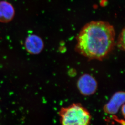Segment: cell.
<instances>
[{
	"label": "cell",
	"instance_id": "1",
	"mask_svg": "<svg viewBox=\"0 0 125 125\" xmlns=\"http://www.w3.org/2000/svg\"><path fill=\"white\" fill-rule=\"evenodd\" d=\"M115 31L113 26L103 21H92L85 25L77 37L76 50L90 59L101 60L113 49Z\"/></svg>",
	"mask_w": 125,
	"mask_h": 125
},
{
	"label": "cell",
	"instance_id": "7",
	"mask_svg": "<svg viewBox=\"0 0 125 125\" xmlns=\"http://www.w3.org/2000/svg\"><path fill=\"white\" fill-rule=\"evenodd\" d=\"M117 45L121 50L125 49V29L124 28L119 34L117 42Z\"/></svg>",
	"mask_w": 125,
	"mask_h": 125
},
{
	"label": "cell",
	"instance_id": "4",
	"mask_svg": "<svg viewBox=\"0 0 125 125\" xmlns=\"http://www.w3.org/2000/svg\"><path fill=\"white\" fill-rule=\"evenodd\" d=\"M44 46L42 38L36 34L29 35L25 40V48L28 53L32 54H38L41 53Z\"/></svg>",
	"mask_w": 125,
	"mask_h": 125
},
{
	"label": "cell",
	"instance_id": "3",
	"mask_svg": "<svg viewBox=\"0 0 125 125\" xmlns=\"http://www.w3.org/2000/svg\"><path fill=\"white\" fill-rule=\"evenodd\" d=\"M95 79L89 74H84L81 77L78 82V87L82 94L89 96L92 94L97 88Z\"/></svg>",
	"mask_w": 125,
	"mask_h": 125
},
{
	"label": "cell",
	"instance_id": "2",
	"mask_svg": "<svg viewBox=\"0 0 125 125\" xmlns=\"http://www.w3.org/2000/svg\"><path fill=\"white\" fill-rule=\"evenodd\" d=\"M60 115L62 125H89L91 119L89 112L79 104L62 108Z\"/></svg>",
	"mask_w": 125,
	"mask_h": 125
},
{
	"label": "cell",
	"instance_id": "5",
	"mask_svg": "<svg viewBox=\"0 0 125 125\" xmlns=\"http://www.w3.org/2000/svg\"><path fill=\"white\" fill-rule=\"evenodd\" d=\"M125 102L124 92H119L115 94L109 103L106 104L104 110L106 113L114 114L117 113L119 108Z\"/></svg>",
	"mask_w": 125,
	"mask_h": 125
},
{
	"label": "cell",
	"instance_id": "6",
	"mask_svg": "<svg viewBox=\"0 0 125 125\" xmlns=\"http://www.w3.org/2000/svg\"><path fill=\"white\" fill-rule=\"evenodd\" d=\"M15 11L14 7L10 2L0 1V22L7 23L14 18Z\"/></svg>",
	"mask_w": 125,
	"mask_h": 125
}]
</instances>
